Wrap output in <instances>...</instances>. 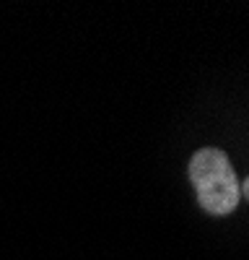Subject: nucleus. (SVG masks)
Returning a JSON list of instances; mask_svg holds the SVG:
<instances>
[{
	"label": "nucleus",
	"mask_w": 249,
	"mask_h": 260,
	"mask_svg": "<svg viewBox=\"0 0 249 260\" xmlns=\"http://www.w3.org/2000/svg\"><path fill=\"white\" fill-rule=\"evenodd\" d=\"M190 180L200 206L213 216H228L241 198L236 172L221 148H200L190 161Z\"/></svg>",
	"instance_id": "1"
},
{
	"label": "nucleus",
	"mask_w": 249,
	"mask_h": 260,
	"mask_svg": "<svg viewBox=\"0 0 249 260\" xmlns=\"http://www.w3.org/2000/svg\"><path fill=\"white\" fill-rule=\"evenodd\" d=\"M239 190H241V198H246V201H249V177L239 185Z\"/></svg>",
	"instance_id": "2"
}]
</instances>
